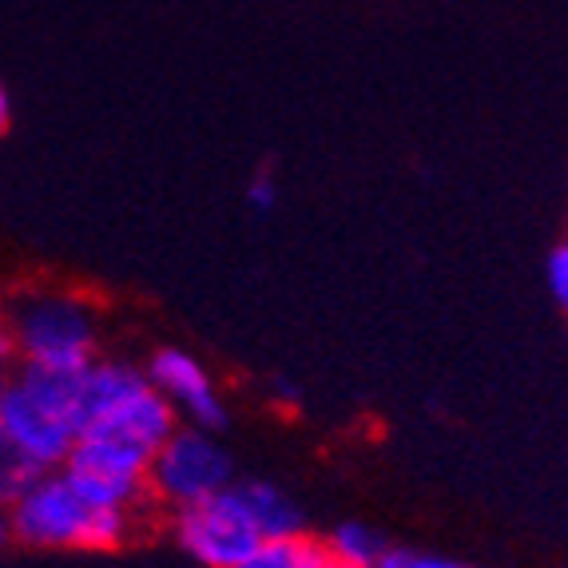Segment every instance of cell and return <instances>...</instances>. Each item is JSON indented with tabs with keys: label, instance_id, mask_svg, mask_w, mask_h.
<instances>
[{
	"label": "cell",
	"instance_id": "4",
	"mask_svg": "<svg viewBox=\"0 0 568 568\" xmlns=\"http://www.w3.org/2000/svg\"><path fill=\"white\" fill-rule=\"evenodd\" d=\"M17 358L24 366L44 369H84L95 358L100 334H95V306L84 294L60 291V286H32L20 291L4 314Z\"/></svg>",
	"mask_w": 568,
	"mask_h": 568
},
{
	"label": "cell",
	"instance_id": "14",
	"mask_svg": "<svg viewBox=\"0 0 568 568\" xmlns=\"http://www.w3.org/2000/svg\"><path fill=\"white\" fill-rule=\"evenodd\" d=\"M9 120H12V104H9V92L0 88V135L9 132Z\"/></svg>",
	"mask_w": 568,
	"mask_h": 568
},
{
	"label": "cell",
	"instance_id": "13",
	"mask_svg": "<svg viewBox=\"0 0 568 568\" xmlns=\"http://www.w3.org/2000/svg\"><path fill=\"white\" fill-rule=\"evenodd\" d=\"M12 358H17V338H12L9 323H4V318H0V369L9 366Z\"/></svg>",
	"mask_w": 568,
	"mask_h": 568
},
{
	"label": "cell",
	"instance_id": "5",
	"mask_svg": "<svg viewBox=\"0 0 568 568\" xmlns=\"http://www.w3.org/2000/svg\"><path fill=\"white\" fill-rule=\"evenodd\" d=\"M231 474L235 469H231L227 449L211 437V429L175 426L148 465V497L171 505V509H187V505L207 501L219 489H227Z\"/></svg>",
	"mask_w": 568,
	"mask_h": 568
},
{
	"label": "cell",
	"instance_id": "15",
	"mask_svg": "<svg viewBox=\"0 0 568 568\" xmlns=\"http://www.w3.org/2000/svg\"><path fill=\"white\" fill-rule=\"evenodd\" d=\"M323 568H374V565H351V560H334V557H326V560H323Z\"/></svg>",
	"mask_w": 568,
	"mask_h": 568
},
{
	"label": "cell",
	"instance_id": "7",
	"mask_svg": "<svg viewBox=\"0 0 568 568\" xmlns=\"http://www.w3.org/2000/svg\"><path fill=\"white\" fill-rule=\"evenodd\" d=\"M323 560H326L323 540L303 529V532H291V537L263 540L239 568H323Z\"/></svg>",
	"mask_w": 568,
	"mask_h": 568
},
{
	"label": "cell",
	"instance_id": "6",
	"mask_svg": "<svg viewBox=\"0 0 568 568\" xmlns=\"http://www.w3.org/2000/svg\"><path fill=\"white\" fill-rule=\"evenodd\" d=\"M143 378L160 389L175 414L191 417V426L219 429L223 422H227V406H223V398H219L207 366H203L195 354L163 346V351L152 354V362H148V369H143Z\"/></svg>",
	"mask_w": 568,
	"mask_h": 568
},
{
	"label": "cell",
	"instance_id": "12",
	"mask_svg": "<svg viewBox=\"0 0 568 568\" xmlns=\"http://www.w3.org/2000/svg\"><path fill=\"white\" fill-rule=\"evenodd\" d=\"M251 207L255 211H271L278 203V187H275V180H271V171H258L255 180H251Z\"/></svg>",
	"mask_w": 568,
	"mask_h": 568
},
{
	"label": "cell",
	"instance_id": "1",
	"mask_svg": "<svg viewBox=\"0 0 568 568\" xmlns=\"http://www.w3.org/2000/svg\"><path fill=\"white\" fill-rule=\"evenodd\" d=\"M303 532V509L271 481H231L207 501L175 509V540L203 568H239L271 537Z\"/></svg>",
	"mask_w": 568,
	"mask_h": 568
},
{
	"label": "cell",
	"instance_id": "9",
	"mask_svg": "<svg viewBox=\"0 0 568 568\" xmlns=\"http://www.w3.org/2000/svg\"><path fill=\"white\" fill-rule=\"evenodd\" d=\"M37 474H40L37 465L20 454L9 437L0 434V509H9V505L20 497V489H24Z\"/></svg>",
	"mask_w": 568,
	"mask_h": 568
},
{
	"label": "cell",
	"instance_id": "17",
	"mask_svg": "<svg viewBox=\"0 0 568 568\" xmlns=\"http://www.w3.org/2000/svg\"><path fill=\"white\" fill-rule=\"evenodd\" d=\"M4 386H9V369H0V398H4Z\"/></svg>",
	"mask_w": 568,
	"mask_h": 568
},
{
	"label": "cell",
	"instance_id": "3",
	"mask_svg": "<svg viewBox=\"0 0 568 568\" xmlns=\"http://www.w3.org/2000/svg\"><path fill=\"white\" fill-rule=\"evenodd\" d=\"M4 521L12 537L32 549H120L135 529L132 513L88 505L60 469L32 477Z\"/></svg>",
	"mask_w": 568,
	"mask_h": 568
},
{
	"label": "cell",
	"instance_id": "8",
	"mask_svg": "<svg viewBox=\"0 0 568 568\" xmlns=\"http://www.w3.org/2000/svg\"><path fill=\"white\" fill-rule=\"evenodd\" d=\"M326 557L334 560H351V565H374L386 549V537H382L374 525L366 521H342L331 537L323 540Z\"/></svg>",
	"mask_w": 568,
	"mask_h": 568
},
{
	"label": "cell",
	"instance_id": "16",
	"mask_svg": "<svg viewBox=\"0 0 568 568\" xmlns=\"http://www.w3.org/2000/svg\"><path fill=\"white\" fill-rule=\"evenodd\" d=\"M9 540V521H4V513H0V545Z\"/></svg>",
	"mask_w": 568,
	"mask_h": 568
},
{
	"label": "cell",
	"instance_id": "10",
	"mask_svg": "<svg viewBox=\"0 0 568 568\" xmlns=\"http://www.w3.org/2000/svg\"><path fill=\"white\" fill-rule=\"evenodd\" d=\"M374 568H469L462 560L449 557H429V552H414V549H398V545H386L382 557L374 560Z\"/></svg>",
	"mask_w": 568,
	"mask_h": 568
},
{
	"label": "cell",
	"instance_id": "2",
	"mask_svg": "<svg viewBox=\"0 0 568 568\" xmlns=\"http://www.w3.org/2000/svg\"><path fill=\"white\" fill-rule=\"evenodd\" d=\"M80 374L84 369L20 366L0 398V434L37 465L60 469L80 437Z\"/></svg>",
	"mask_w": 568,
	"mask_h": 568
},
{
	"label": "cell",
	"instance_id": "11",
	"mask_svg": "<svg viewBox=\"0 0 568 568\" xmlns=\"http://www.w3.org/2000/svg\"><path fill=\"white\" fill-rule=\"evenodd\" d=\"M545 283H549L552 303L565 306L568 303V246L557 243L545 258Z\"/></svg>",
	"mask_w": 568,
	"mask_h": 568
}]
</instances>
